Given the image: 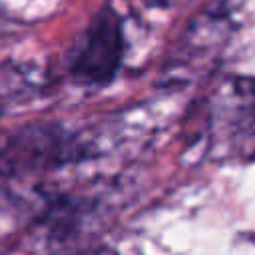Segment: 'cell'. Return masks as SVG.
Returning a JSON list of instances; mask_svg holds the SVG:
<instances>
[{
	"mask_svg": "<svg viewBox=\"0 0 255 255\" xmlns=\"http://www.w3.org/2000/svg\"><path fill=\"white\" fill-rule=\"evenodd\" d=\"M124 52V18L112 2H106L80 34L72 50L70 72L80 82L106 86L122 68Z\"/></svg>",
	"mask_w": 255,
	"mask_h": 255,
	"instance_id": "cell-1",
	"label": "cell"
}]
</instances>
